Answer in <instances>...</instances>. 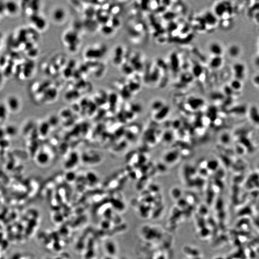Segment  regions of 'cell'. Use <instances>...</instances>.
Masks as SVG:
<instances>
[{
    "label": "cell",
    "instance_id": "22",
    "mask_svg": "<svg viewBox=\"0 0 259 259\" xmlns=\"http://www.w3.org/2000/svg\"><path fill=\"white\" fill-rule=\"evenodd\" d=\"M256 63L258 65H259V57H258L256 59Z\"/></svg>",
    "mask_w": 259,
    "mask_h": 259
},
{
    "label": "cell",
    "instance_id": "20",
    "mask_svg": "<svg viewBox=\"0 0 259 259\" xmlns=\"http://www.w3.org/2000/svg\"><path fill=\"white\" fill-rule=\"evenodd\" d=\"M252 11H257L258 12H259V3H255L254 5H253V6H252Z\"/></svg>",
    "mask_w": 259,
    "mask_h": 259
},
{
    "label": "cell",
    "instance_id": "16",
    "mask_svg": "<svg viewBox=\"0 0 259 259\" xmlns=\"http://www.w3.org/2000/svg\"><path fill=\"white\" fill-rule=\"evenodd\" d=\"M228 53L232 57H236L240 53V49L238 46L233 45L229 48L228 50Z\"/></svg>",
    "mask_w": 259,
    "mask_h": 259
},
{
    "label": "cell",
    "instance_id": "9",
    "mask_svg": "<svg viewBox=\"0 0 259 259\" xmlns=\"http://www.w3.org/2000/svg\"><path fill=\"white\" fill-rule=\"evenodd\" d=\"M65 15V13L63 9L62 8H57L53 11L52 16L53 20H54L55 21L60 22L64 18Z\"/></svg>",
    "mask_w": 259,
    "mask_h": 259
},
{
    "label": "cell",
    "instance_id": "2",
    "mask_svg": "<svg viewBox=\"0 0 259 259\" xmlns=\"http://www.w3.org/2000/svg\"><path fill=\"white\" fill-rule=\"evenodd\" d=\"M64 38L65 41L70 45V50L73 52L77 46L79 42L77 34L74 32H69L65 35Z\"/></svg>",
    "mask_w": 259,
    "mask_h": 259
},
{
    "label": "cell",
    "instance_id": "1",
    "mask_svg": "<svg viewBox=\"0 0 259 259\" xmlns=\"http://www.w3.org/2000/svg\"><path fill=\"white\" fill-rule=\"evenodd\" d=\"M9 112L15 113L19 112L22 107V101L16 95L11 94L6 97L4 102Z\"/></svg>",
    "mask_w": 259,
    "mask_h": 259
},
{
    "label": "cell",
    "instance_id": "8",
    "mask_svg": "<svg viewBox=\"0 0 259 259\" xmlns=\"http://www.w3.org/2000/svg\"><path fill=\"white\" fill-rule=\"evenodd\" d=\"M103 54V52L100 49H90L86 52L85 55L88 58L97 59L101 57Z\"/></svg>",
    "mask_w": 259,
    "mask_h": 259
},
{
    "label": "cell",
    "instance_id": "11",
    "mask_svg": "<svg viewBox=\"0 0 259 259\" xmlns=\"http://www.w3.org/2000/svg\"><path fill=\"white\" fill-rule=\"evenodd\" d=\"M34 19H32L33 22L34 23V25L39 30H43L45 28L46 25V22L44 19L40 16H35Z\"/></svg>",
    "mask_w": 259,
    "mask_h": 259
},
{
    "label": "cell",
    "instance_id": "21",
    "mask_svg": "<svg viewBox=\"0 0 259 259\" xmlns=\"http://www.w3.org/2000/svg\"><path fill=\"white\" fill-rule=\"evenodd\" d=\"M254 82L257 85L259 86V75H256L254 78Z\"/></svg>",
    "mask_w": 259,
    "mask_h": 259
},
{
    "label": "cell",
    "instance_id": "12",
    "mask_svg": "<svg viewBox=\"0 0 259 259\" xmlns=\"http://www.w3.org/2000/svg\"><path fill=\"white\" fill-rule=\"evenodd\" d=\"M223 64V59L221 56H214L210 61V66L214 69L219 68Z\"/></svg>",
    "mask_w": 259,
    "mask_h": 259
},
{
    "label": "cell",
    "instance_id": "4",
    "mask_svg": "<svg viewBox=\"0 0 259 259\" xmlns=\"http://www.w3.org/2000/svg\"><path fill=\"white\" fill-rule=\"evenodd\" d=\"M228 7H227V5L225 3H219L215 6L214 9V14L217 17H222L227 12Z\"/></svg>",
    "mask_w": 259,
    "mask_h": 259
},
{
    "label": "cell",
    "instance_id": "14",
    "mask_svg": "<svg viewBox=\"0 0 259 259\" xmlns=\"http://www.w3.org/2000/svg\"><path fill=\"white\" fill-rule=\"evenodd\" d=\"M203 69L200 65H195L193 67V74L195 76V77L200 78L202 76V74H203Z\"/></svg>",
    "mask_w": 259,
    "mask_h": 259
},
{
    "label": "cell",
    "instance_id": "19",
    "mask_svg": "<svg viewBox=\"0 0 259 259\" xmlns=\"http://www.w3.org/2000/svg\"><path fill=\"white\" fill-rule=\"evenodd\" d=\"M225 92L227 93V94L231 95L232 94L233 90L231 89V87L230 86H227L225 88Z\"/></svg>",
    "mask_w": 259,
    "mask_h": 259
},
{
    "label": "cell",
    "instance_id": "6",
    "mask_svg": "<svg viewBox=\"0 0 259 259\" xmlns=\"http://www.w3.org/2000/svg\"><path fill=\"white\" fill-rule=\"evenodd\" d=\"M236 79L240 80L244 77L245 72V67L242 63H236L233 67Z\"/></svg>",
    "mask_w": 259,
    "mask_h": 259
},
{
    "label": "cell",
    "instance_id": "3",
    "mask_svg": "<svg viewBox=\"0 0 259 259\" xmlns=\"http://www.w3.org/2000/svg\"><path fill=\"white\" fill-rule=\"evenodd\" d=\"M50 160L49 156L47 153L41 151L38 152L36 156V161L39 165H45L49 162Z\"/></svg>",
    "mask_w": 259,
    "mask_h": 259
},
{
    "label": "cell",
    "instance_id": "17",
    "mask_svg": "<svg viewBox=\"0 0 259 259\" xmlns=\"http://www.w3.org/2000/svg\"><path fill=\"white\" fill-rule=\"evenodd\" d=\"M10 4L12 6V8L6 7V9H7V12L12 15H14L15 13L16 14L17 12H18V9L17 5H16V3H13V2H11Z\"/></svg>",
    "mask_w": 259,
    "mask_h": 259
},
{
    "label": "cell",
    "instance_id": "18",
    "mask_svg": "<svg viewBox=\"0 0 259 259\" xmlns=\"http://www.w3.org/2000/svg\"><path fill=\"white\" fill-rule=\"evenodd\" d=\"M102 31L105 34H109L112 32V29L109 26H105L102 28Z\"/></svg>",
    "mask_w": 259,
    "mask_h": 259
},
{
    "label": "cell",
    "instance_id": "15",
    "mask_svg": "<svg viewBox=\"0 0 259 259\" xmlns=\"http://www.w3.org/2000/svg\"><path fill=\"white\" fill-rule=\"evenodd\" d=\"M230 87L233 90H240L242 87V83L240 80L236 79L231 82Z\"/></svg>",
    "mask_w": 259,
    "mask_h": 259
},
{
    "label": "cell",
    "instance_id": "13",
    "mask_svg": "<svg viewBox=\"0 0 259 259\" xmlns=\"http://www.w3.org/2000/svg\"><path fill=\"white\" fill-rule=\"evenodd\" d=\"M250 117L253 122L259 124V112L256 107H253L251 108L250 110Z\"/></svg>",
    "mask_w": 259,
    "mask_h": 259
},
{
    "label": "cell",
    "instance_id": "5",
    "mask_svg": "<svg viewBox=\"0 0 259 259\" xmlns=\"http://www.w3.org/2000/svg\"><path fill=\"white\" fill-rule=\"evenodd\" d=\"M209 51L214 56H221L223 53L222 47L217 42H212L209 47Z\"/></svg>",
    "mask_w": 259,
    "mask_h": 259
},
{
    "label": "cell",
    "instance_id": "7",
    "mask_svg": "<svg viewBox=\"0 0 259 259\" xmlns=\"http://www.w3.org/2000/svg\"><path fill=\"white\" fill-rule=\"evenodd\" d=\"M203 20L208 25L213 26L217 24L218 19L214 13L210 12H207L203 16Z\"/></svg>",
    "mask_w": 259,
    "mask_h": 259
},
{
    "label": "cell",
    "instance_id": "10",
    "mask_svg": "<svg viewBox=\"0 0 259 259\" xmlns=\"http://www.w3.org/2000/svg\"><path fill=\"white\" fill-rule=\"evenodd\" d=\"M9 111L5 102L0 103V121H5L7 118Z\"/></svg>",
    "mask_w": 259,
    "mask_h": 259
}]
</instances>
